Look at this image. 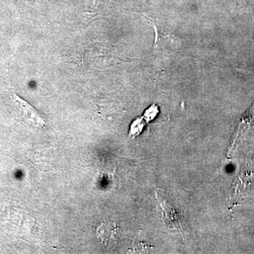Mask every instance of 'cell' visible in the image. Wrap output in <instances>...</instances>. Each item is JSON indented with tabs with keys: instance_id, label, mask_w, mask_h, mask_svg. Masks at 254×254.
Masks as SVG:
<instances>
[{
	"instance_id": "cell-4",
	"label": "cell",
	"mask_w": 254,
	"mask_h": 254,
	"mask_svg": "<svg viewBox=\"0 0 254 254\" xmlns=\"http://www.w3.org/2000/svg\"><path fill=\"white\" fill-rule=\"evenodd\" d=\"M143 126V124L142 123L141 119L135 120L134 123L132 124L131 125V133L136 134L138 132L141 131Z\"/></svg>"
},
{
	"instance_id": "cell-1",
	"label": "cell",
	"mask_w": 254,
	"mask_h": 254,
	"mask_svg": "<svg viewBox=\"0 0 254 254\" xmlns=\"http://www.w3.org/2000/svg\"><path fill=\"white\" fill-rule=\"evenodd\" d=\"M156 196L163 210L164 219L168 227L177 231L183 230L186 225L185 217L176 202L174 201L166 192L162 190H157Z\"/></svg>"
},
{
	"instance_id": "cell-2",
	"label": "cell",
	"mask_w": 254,
	"mask_h": 254,
	"mask_svg": "<svg viewBox=\"0 0 254 254\" xmlns=\"http://www.w3.org/2000/svg\"><path fill=\"white\" fill-rule=\"evenodd\" d=\"M254 124V103L251 107L250 109L247 110L242 119L240 120V123L239 124L238 129H237L236 136L235 137V140L233 141V145L236 144L237 141L240 138L245 136L251 127Z\"/></svg>"
},
{
	"instance_id": "cell-3",
	"label": "cell",
	"mask_w": 254,
	"mask_h": 254,
	"mask_svg": "<svg viewBox=\"0 0 254 254\" xmlns=\"http://www.w3.org/2000/svg\"><path fill=\"white\" fill-rule=\"evenodd\" d=\"M157 113H158V110H157L156 108H155L154 105L150 107V108H148V109L145 111L144 114L145 120H146L147 121H150V120H153V119L156 116Z\"/></svg>"
}]
</instances>
